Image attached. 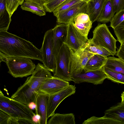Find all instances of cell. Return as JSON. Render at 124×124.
Listing matches in <instances>:
<instances>
[{"label": "cell", "mask_w": 124, "mask_h": 124, "mask_svg": "<svg viewBox=\"0 0 124 124\" xmlns=\"http://www.w3.org/2000/svg\"><path fill=\"white\" fill-rule=\"evenodd\" d=\"M103 67L107 76V78L113 82L124 84V74L111 71L104 67Z\"/></svg>", "instance_id": "28"}, {"label": "cell", "mask_w": 124, "mask_h": 124, "mask_svg": "<svg viewBox=\"0 0 124 124\" xmlns=\"http://www.w3.org/2000/svg\"><path fill=\"white\" fill-rule=\"evenodd\" d=\"M52 76L51 71L44 65L38 63L31 75L27 77L10 98L27 105L31 102H35L43 83Z\"/></svg>", "instance_id": "2"}, {"label": "cell", "mask_w": 124, "mask_h": 124, "mask_svg": "<svg viewBox=\"0 0 124 124\" xmlns=\"http://www.w3.org/2000/svg\"><path fill=\"white\" fill-rule=\"evenodd\" d=\"M121 102L124 103V92H123L121 93Z\"/></svg>", "instance_id": "40"}, {"label": "cell", "mask_w": 124, "mask_h": 124, "mask_svg": "<svg viewBox=\"0 0 124 124\" xmlns=\"http://www.w3.org/2000/svg\"><path fill=\"white\" fill-rule=\"evenodd\" d=\"M10 117L8 114L0 110V124H8Z\"/></svg>", "instance_id": "34"}, {"label": "cell", "mask_w": 124, "mask_h": 124, "mask_svg": "<svg viewBox=\"0 0 124 124\" xmlns=\"http://www.w3.org/2000/svg\"><path fill=\"white\" fill-rule=\"evenodd\" d=\"M20 5H21L24 1V0H18Z\"/></svg>", "instance_id": "42"}, {"label": "cell", "mask_w": 124, "mask_h": 124, "mask_svg": "<svg viewBox=\"0 0 124 124\" xmlns=\"http://www.w3.org/2000/svg\"><path fill=\"white\" fill-rule=\"evenodd\" d=\"M0 62L6 63L8 73L15 78H22L31 75L36 65L31 58L22 57H9L0 52Z\"/></svg>", "instance_id": "3"}, {"label": "cell", "mask_w": 124, "mask_h": 124, "mask_svg": "<svg viewBox=\"0 0 124 124\" xmlns=\"http://www.w3.org/2000/svg\"><path fill=\"white\" fill-rule=\"evenodd\" d=\"M66 0H45L44 4L46 12H52Z\"/></svg>", "instance_id": "30"}, {"label": "cell", "mask_w": 124, "mask_h": 124, "mask_svg": "<svg viewBox=\"0 0 124 124\" xmlns=\"http://www.w3.org/2000/svg\"><path fill=\"white\" fill-rule=\"evenodd\" d=\"M116 54L118 58L124 61V42L121 44L116 51Z\"/></svg>", "instance_id": "35"}, {"label": "cell", "mask_w": 124, "mask_h": 124, "mask_svg": "<svg viewBox=\"0 0 124 124\" xmlns=\"http://www.w3.org/2000/svg\"><path fill=\"white\" fill-rule=\"evenodd\" d=\"M107 0H94L87 3V14L93 23L98 18Z\"/></svg>", "instance_id": "18"}, {"label": "cell", "mask_w": 124, "mask_h": 124, "mask_svg": "<svg viewBox=\"0 0 124 124\" xmlns=\"http://www.w3.org/2000/svg\"><path fill=\"white\" fill-rule=\"evenodd\" d=\"M53 29L45 33L41 50L44 65L49 70L54 73L56 67V60L54 54Z\"/></svg>", "instance_id": "7"}, {"label": "cell", "mask_w": 124, "mask_h": 124, "mask_svg": "<svg viewBox=\"0 0 124 124\" xmlns=\"http://www.w3.org/2000/svg\"><path fill=\"white\" fill-rule=\"evenodd\" d=\"M114 14L124 8V0H111Z\"/></svg>", "instance_id": "33"}, {"label": "cell", "mask_w": 124, "mask_h": 124, "mask_svg": "<svg viewBox=\"0 0 124 124\" xmlns=\"http://www.w3.org/2000/svg\"><path fill=\"white\" fill-rule=\"evenodd\" d=\"M82 1H84L85 2H86V3H87V2L91 1H93L94 0H81Z\"/></svg>", "instance_id": "41"}, {"label": "cell", "mask_w": 124, "mask_h": 124, "mask_svg": "<svg viewBox=\"0 0 124 124\" xmlns=\"http://www.w3.org/2000/svg\"><path fill=\"white\" fill-rule=\"evenodd\" d=\"M29 107L32 110L35 109L36 104L35 102H31L29 103L28 105Z\"/></svg>", "instance_id": "39"}, {"label": "cell", "mask_w": 124, "mask_h": 124, "mask_svg": "<svg viewBox=\"0 0 124 124\" xmlns=\"http://www.w3.org/2000/svg\"><path fill=\"white\" fill-rule=\"evenodd\" d=\"M48 124H75V116L72 113L60 114L56 113L53 115Z\"/></svg>", "instance_id": "22"}, {"label": "cell", "mask_w": 124, "mask_h": 124, "mask_svg": "<svg viewBox=\"0 0 124 124\" xmlns=\"http://www.w3.org/2000/svg\"><path fill=\"white\" fill-rule=\"evenodd\" d=\"M107 59V57L99 54H94L89 60L83 70L87 72L99 70L104 66Z\"/></svg>", "instance_id": "20"}, {"label": "cell", "mask_w": 124, "mask_h": 124, "mask_svg": "<svg viewBox=\"0 0 124 124\" xmlns=\"http://www.w3.org/2000/svg\"><path fill=\"white\" fill-rule=\"evenodd\" d=\"M19 5L18 0H6L7 9L10 17Z\"/></svg>", "instance_id": "32"}, {"label": "cell", "mask_w": 124, "mask_h": 124, "mask_svg": "<svg viewBox=\"0 0 124 124\" xmlns=\"http://www.w3.org/2000/svg\"><path fill=\"white\" fill-rule=\"evenodd\" d=\"M17 122L18 124H35L32 121L24 119H18Z\"/></svg>", "instance_id": "37"}, {"label": "cell", "mask_w": 124, "mask_h": 124, "mask_svg": "<svg viewBox=\"0 0 124 124\" xmlns=\"http://www.w3.org/2000/svg\"><path fill=\"white\" fill-rule=\"evenodd\" d=\"M103 116L124 124V103H119L110 107L105 111Z\"/></svg>", "instance_id": "19"}, {"label": "cell", "mask_w": 124, "mask_h": 124, "mask_svg": "<svg viewBox=\"0 0 124 124\" xmlns=\"http://www.w3.org/2000/svg\"><path fill=\"white\" fill-rule=\"evenodd\" d=\"M104 67L111 71L124 74V61L114 56L107 57Z\"/></svg>", "instance_id": "23"}, {"label": "cell", "mask_w": 124, "mask_h": 124, "mask_svg": "<svg viewBox=\"0 0 124 124\" xmlns=\"http://www.w3.org/2000/svg\"><path fill=\"white\" fill-rule=\"evenodd\" d=\"M90 39V43L85 49V50L94 54L100 55L105 57L112 55L111 53L105 49L92 43Z\"/></svg>", "instance_id": "26"}, {"label": "cell", "mask_w": 124, "mask_h": 124, "mask_svg": "<svg viewBox=\"0 0 124 124\" xmlns=\"http://www.w3.org/2000/svg\"><path fill=\"white\" fill-rule=\"evenodd\" d=\"M92 23L87 14L82 13L78 15L74 19V24L75 26L84 36H87L92 27Z\"/></svg>", "instance_id": "16"}, {"label": "cell", "mask_w": 124, "mask_h": 124, "mask_svg": "<svg viewBox=\"0 0 124 124\" xmlns=\"http://www.w3.org/2000/svg\"><path fill=\"white\" fill-rule=\"evenodd\" d=\"M45 0L24 1L21 8L23 10L30 12L40 16H45L46 12L44 6Z\"/></svg>", "instance_id": "17"}, {"label": "cell", "mask_w": 124, "mask_h": 124, "mask_svg": "<svg viewBox=\"0 0 124 124\" xmlns=\"http://www.w3.org/2000/svg\"><path fill=\"white\" fill-rule=\"evenodd\" d=\"M114 15L111 0H107L97 21L103 23H108Z\"/></svg>", "instance_id": "24"}, {"label": "cell", "mask_w": 124, "mask_h": 124, "mask_svg": "<svg viewBox=\"0 0 124 124\" xmlns=\"http://www.w3.org/2000/svg\"><path fill=\"white\" fill-rule=\"evenodd\" d=\"M67 25V36L64 43L75 51L84 49L89 43L90 39L80 32L73 22H70Z\"/></svg>", "instance_id": "8"}, {"label": "cell", "mask_w": 124, "mask_h": 124, "mask_svg": "<svg viewBox=\"0 0 124 124\" xmlns=\"http://www.w3.org/2000/svg\"><path fill=\"white\" fill-rule=\"evenodd\" d=\"M33 0H24V1H31Z\"/></svg>", "instance_id": "43"}, {"label": "cell", "mask_w": 124, "mask_h": 124, "mask_svg": "<svg viewBox=\"0 0 124 124\" xmlns=\"http://www.w3.org/2000/svg\"><path fill=\"white\" fill-rule=\"evenodd\" d=\"M49 95L39 93L35 100L36 114H39L41 117L40 124H47V110Z\"/></svg>", "instance_id": "15"}, {"label": "cell", "mask_w": 124, "mask_h": 124, "mask_svg": "<svg viewBox=\"0 0 124 124\" xmlns=\"http://www.w3.org/2000/svg\"><path fill=\"white\" fill-rule=\"evenodd\" d=\"M124 20V8L116 13L110 21V26L115 28Z\"/></svg>", "instance_id": "29"}, {"label": "cell", "mask_w": 124, "mask_h": 124, "mask_svg": "<svg viewBox=\"0 0 124 124\" xmlns=\"http://www.w3.org/2000/svg\"><path fill=\"white\" fill-rule=\"evenodd\" d=\"M82 1L81 0H66L54 9L52 12L54 15L56 17L61 13Z\"/></svg>", "instance_id": "25"}, {"label": "cell", "mask_w": 124, "mask_h": 124, "mask_svg": "<svg viewBox=\"0 0 124 124\" xmlns=\"http://www.w3.org/2000/svg\"><path fill=\"white\" fill-rule=\"evenodd\" d=\"M71 77L75 84L87 82L95 85L102 84L107 77L103 67L94 71L85 72L83 70L80 74Z\"/></svg>", "instance_id": "11"}, {"label": "cell", "mask_w": 124, "mask_h": 124, "mask_svg": "<svg viewBox=\"0 0 124 124\" xmlns=\"http://www.w3.org/2000/svg\"><path fill=\"white\" fill-rule=\"evenodd\" d=\"M75 85H69L62 90L49 95L47 110V118L55 114V111L60 103L65 98L76 92Z\"/></svg>", "instance_id": "10"}, {"label": "cell", "mask_w": 124, "mask_h": 124, "mask_svg": "<svg viewBox=\"0 0 124 124\" xmlns=\"http://www.w3.org/2000/svg\"><path fill=\"white\" fill-rule=\"evenodd\" d=\"M0 51L8 56L26 57L42 62L40 49L29 41L7 31L0 32Z\"/></svg>", "instance_id": "1"}, {"label": "cell", "mask_w": 124, "mask_h": 124, "mask_svg": "<svg viewBox=\"0 0 124 124\" xmlns=\"http://www.w3.org/2000/svg\"><path fill=\"white\" fill-rule=\"evenodd\" d=\"M11 21L7 9L6 0H0V32L7 31Z\"/></svg>", "instance_id": "21"}, {"label": "cell", "mask_w": 124, "mask_h": 124, "mask_svg": "<svg viewBox=\"0 0 124 124\" xmlns=\"http://www.w3.org/2000/svg\"><path fill=\"white\" fill-rule=\"evenodd\" d=\"M91 42L103 48L114 56L116 54L117 40L114 37L105 23H99L93 31Z\"/></svg>", "instance_id": "5"}, {"label": "cell", "mask_w": 124, "mask_h": 124, "mask_svg": "<svg viewBox=\"0 0 124 124\" xmlns=\"http://www.w3.org/2000/svg\"><path fill=\"white\" fill-rule=\"evenodd\" d=\"M83 124H121L119 122L104 117H98L94 116L85 120Z\"/></svg>", "instance_id": "27"}, {"label": "cell", "mask_w": 124, "mask_h": 124, "mask_svg": "<svg viewBox=\"0 0 124 124\" xmlns=\"http://www.w3.org/2000/svg\"><path fill=\"white\" fill-rule=\"evenodd\" d=\"M41 117L38 114H35L32 117V121L35 124H40Z\"/></svg>", "instance_id": "36"}, {"label": "cell", "mask_w": 124, "mask_h": 124, "mask_svg": "<svg viewBox=\"0 0 124 124\" xmlns=\"http://www.w3.org/2000/svg\"><path fill=\"white\" fill-rule=\"evenodd\" d=\"M82 13L87 14V3L83 1L59 14L56 17L57 22L58 24H66L74 22L76 17Z\"/></svg>", "instance_id": "12"}, {"label": "cell", "mask_w": 124, "mask_h": 124, "mask_svg": "<svg viewBox=\"0 0 124 124\" xmlns=\"http://www.w3.org/2000/svg\"><path fill=\"white\" fill-rule=\"evenodd\" d=\"M70 49V72L72 77L81 73L89 60L95 54L85 49L77 51Z\"/></svg>", "instance_id": "9"}, {"label": "cell", "mask_w": 124, "mask_h": 124, "mask_svg": "<svg viewBox=\"0 0 124 124\" xmlns=\"http://www.w3.org/2000/svg\"><path fill=\"white\" fill-rule=\"evenodd\" d=\"M0 110L11 117L32 121L33 117L35 114L28 105L5 96L1 90Z\"/></svg>", "instance_id": "4"}, {"label": "cell", "mask_w": 124, "mask_h": 124, "mask_svg": "<svg viewBox=\"0 0 124 124\" xmlns=\"http://www.w3.org/2000/svg\"><path fill=\"white\" fill-rule=\"evenodd\" d=\"M113 29L117 41L120 44L124 42V20Z\"/></svg>", "instance_id": "31"}, {"label": "cell", "mask_w": 124, "mask_h": 124, "mask_svg": "<svg viewBox=\"0 0 124 124\" xmlns=\"http://www.w3.org/2000/svg\"><path fill=\"white\" fill-rule=\"evenodd\" d=\"M69 85V82L52 76L44 81L40 88L39 93L50 95L60 91Z\"/></svg>", "instance_id": "13"}, {"label": "cell", "mask_w": 124, "mask_h": 124, "mask_svg": "<svg viewBox=\"0 0 124 124\" xmlns=\"http://www.w3.org/2000/svg\"><path fill=\"white\" fill-rule=\"evenodd\" d=\"M18 119L10 117L8 120V124H18Z\"/></svg>", "instance_id": "38"}, {"label": "cell", "mask_w": 124, "mask_h": 124, "mask_svg": "<svg viewBox=\"0 0 124 124\" xmlns=\"http://www.w3.org/2000/svg\"><path fill=\"white\" fill-rule=\"evenodd\" d=\"M67 28V24L60 23L53 29L54 51L55 59L66 40Z\"/></svg>", "instance_id": "14"}, {"label": "cell", "mask_w": 124, "mask_h": 124, "mask_svg": "<svg viewBox=\"0 0 124 124\" xmlns=\"http://www.w3.org/2000/svg\"><path fill=\"white\" fill-rule=\"evenodd\" d=\"M70 49L64 43L55 59L56 67L54 76L68 82L72 81L70 72Z\"/></svg>", "instance_id": "6"}]
</instances>
